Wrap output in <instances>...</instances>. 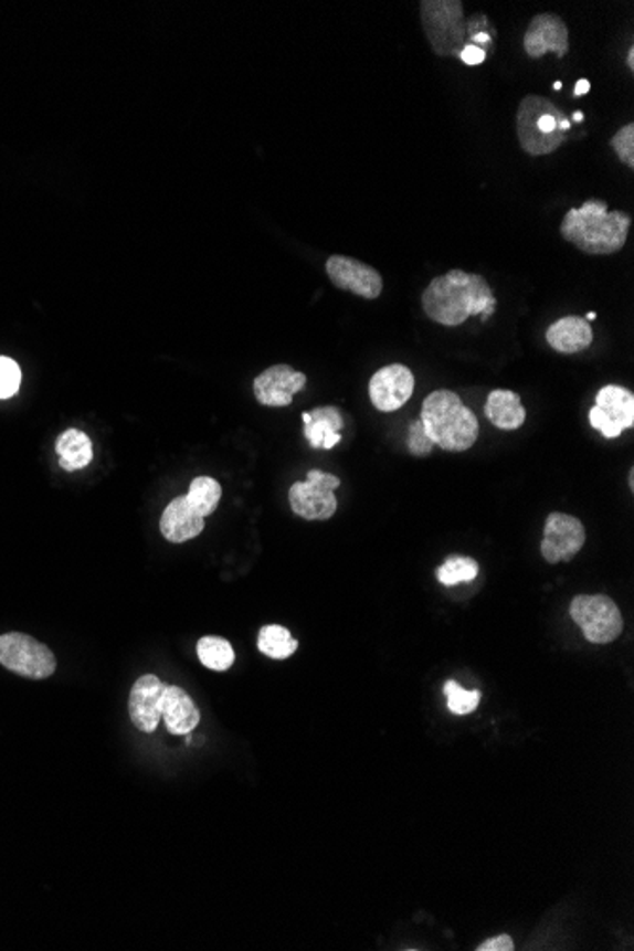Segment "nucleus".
I'll use <instances>...</instances> for the list:
<instances>
[{
    "instance_id": "16",
    "label": "nucleus",
    "mask_w": 634,
    "mask_h": 951,
    "mask_svg": "<svg viewBox=\"0 0 634 951\" xmlns=\"http://www.w3.org/2000/svg\"><path fill=\"white\" fill-rule=\"evenodd\" d=\"M203 528H205V517L190 506L187 496L171 499L168 507L163 509L160 530L163 538L171 543H184L192 538H198L203 532Z\"/></svg>"
},
{
    "instance_id": "35",
    "label": "nucleus",
    "mask_w": 634,
    "mask_h": 951,
    "mask_svg": "<svg viewBox=\"0 0 634 951\" xmlns=\"http://www.w3.org/2000/svg\"><path fill=\"white\" fill-rule=\"evenodd\" d=\"M572 118H574L575 121H581V120H583V113H581V110H575L574 116H572Z\"/></svg>"
},
{
    "instance_id": "21",
    "label": "nucleus",
    "mask_w": 634,
    "mask_h": 951,
    "mask_svg": "<svg viewBox=\"0 0 634 951\" xmlns=\"http://www.w3.org/2000/svg\"><path fill=\"white\" fill-rule=\"evenodd\" d=\"M55 453L60 456L61 469L78 472L89 466V462L94 459V445L86 433L71 427L55 441Z\"/></svg>"
},
{
    "instance_id": "15",
    "label": "nucleus",
    "mask_w": 634,
    "mask_h": 951,
    "mask_svg": "<svg viewBox=\"0 0 634 951\" xmlns=\"http://www.w3.org/2000/svg\"><path fill=\"white\" fill-rule=\"evenodd\" d=\"M166 684L158 676L145 675L137 678L131 694H129V718L142 733H155L158 723L162 720L160 712V697H162Z\"/></svg>"
},
{
    "instance_id": "36",
    "label": "nucleus",
    "mask_w": 634,
    "mask_h": 951,
    "mask_svg": "<svg viewBox=\"0 0 634 951\" xmlns=\"http://www.w3.org/2000/svg\"><path fill=\"white\" fill-rule=\"evenodd\" d=\"M594 319H596V314H594V311H589L588 319H585V321H594Z\"/></svg>"
},
{
    "instance_id": "30",
    "label": "nucleus",
    "mask_w": 634,
    "mask_h": 951,
    "mask_svg": "<svg viewBox=\"0 0 634 951\" xmlns=\"http://www.w3.org/2000/svg\"><path fill=\"white\" fill-rule=\"evenodd\" d=\"M459 60L464 61L469 67H475V65H480L486 60V50L485 47L473 46V44L467 42L464 50L459 52Z\"/></svg>"
},
{
    "instance_id": "32",
    "label": "nucleus",
    "mask_w": 634,
    "mask_h": 951,
    "mask_svg": "<svg viewBox=\"0 0 634 951\" xmlns=\"http://www.w3.org/2000/svg\"><path fill=\"white\" fill-rule=\"evenodd\" d=\"M486 25H488V20H486V15H473L472 20L466 21L467 41H469L472 36H475V34L485 33Z\"/></svg>"
},
{
    "instance_id": "27",
    "label": "nucleus",
    "mask_w": 634,
    "mask_h": 951,
    "mask_svg": "<svg viewBox=\"0 0 634 951\" xmlns=\"http://www.w3.org/2000/svg\"><path fill=\"white\" fill-rule=\"evenodd\" d=\"M21 369L14 359L0 356V399L14 398L20 392Z\"/></svg>"
},
{
    "instance_id": "13",
    "label": "nucleus",
    "mask_w": 634,
    "mask_h": 951,
    "mask_svg": "<svg viewBox=\"0 0 634 951\" xmlns=\"http://www.w3.org/2000/svg\"><path fill=\"white\" fill-rule=\"evenodd\" d=\"M306 385V374L298 372L289 364H274L261 372L253 382V392L258 403L264 406H289L293 398L303 392Z\"/></svg>"
},
{
    "instance_id": "24",
    "label": "nucleus",
    "mask_w": 634,
    "mask_h": 951,
    "mask_svg": "<svg viewBox=\"0 0 634 951\" xmlns=\"http://www.w3.org/2000/svg\"><path fill=\"white\" fill-rule=\"evenodd\" d=\"M223 496V488L213 477H197L190 483L187 499L202 517H210L215 511Z\"/></svg>"
},
{
    "instance_id": "14",
    "label": "nucleus",
    "mask_w": 634,
    "mask_h": 951,
    "mask_svg": "<svg viewBox=\"0 0 634 951\" xmlns=\"http://www.w3.org/2000/svg\"><path fill=\"white\" fill-rule=\"evenodd\" d=\"M570 50L567 23L557 14H540L532 18L525 33V52L532 60H540L553 52L562 60Z\"/></svg>"
},
{
    "instance_id": "22",
    "label": "nucleus",
    "mask_w": 634,
    "mask_h": 951,
    "mask_svg": "<svg viewBox=\"0 0 634 951\" xmlns=\"http://www.w3.org/2000/svg\"><path fill=\"white\" fill-rule=\"evenodd\" d=\"M198 659L203 667L211 668L215 673H224L234 665L236 654L229 641L221 636H203L197 644Z\"/></svg>"
},
{
    "instance_id": "5",
    "label": "nucleus",
    "mask_w": 634,
    "mask_h": 951,
    "mask_svg": "<svg viewBox=\"0 0 634 951\" xmlns=\"http://www.w3.org/2000/svg\"><path fill=\"white\" fill-rule=\"evenodd\" d=\"M420 15L427 42L438 57L459 55L467 44L466 15L459 0H424Z\"/></svg>"
},
{
    "instance_id": "3",
    "label": "nucleus",
    "mask_w": 634,
    "mask_h": 951,
    "mask_svg": "<svg viewBox=\"0 0 634 951\" xmlns=\"http://www.w3.org/2000/svg\"><path fill=\"white\" fill-rule=\"evenodd\" d=\"M420 422L433 445L446 453H466L479 438V420L451 390H435L424 399Z\"/></svg>"
},
{
    "instance_id": "2",
    "label": "nucleus",
    "mask_w": 634,
    "mask_h": 951,
    "mask_svg": "<svg viewBox=\"0 0 634 951\" xmlns=\"http://www.w3.org/2000/svg\"><path fill=\"white\" fill-rule=\"evenodd\" d=\"M631 223L627 213L607 211L602 200H588L581 208L568 211L560 234L588 255H612L627 243Z\"/></svg>"
},
{
    "instance_id": "7",
    "label": "nucleus",
    "mask_w": 634,
    "mask_h": 951,
    "mask_svg": "<svg viewBox=\"0 0 634 951\" xmlns=\"http://www.w3.org/2000/svg\"><path fill=\"white\" fill-rule=\"evenodd\" d=\"M570 615L593 644H610L623 633L620 607L604 594H578L570 604Z\"/></svg>"
},
{
    "instance_id": "29",
    "label": "nucleus",
    "mask_w": 634,
    "mask_h": 951,
    "mask_svg": "<svg viewBox=\"0 0 634 951\" xmlns=\"http://www.w3.org/2000/svg\"><path fill=\"white\" fill-rule=\"evenodd\" d=\"M432 438L427 437V433L422 427V422L414 420L409 430H406V448L412 456H427L433 451Z\"/></svg>"
},
{
    "instance_id": "28",
    "label": "nucleus",
    "mask_w": 634,
    "mask_h": 951,
    "mask_svg": "<svg viewBox=\"0 0 634 951\" xmlns=\"http://www.w3.org/2000/svg\"><path fill=\"white\" fill-rule=\"evenodd\" d=\"M610 147L627 168H634V124H627L610 139Z\"/></svg>"
},
{
    "instance_id": "33",
    "label": "nucleus",
    "mask_w": 634,
    "mask_h": 951,
    "mask_svg": "<svg viewBox=\"0 0 634 951\" xmlns=\"http://www.w3.org/2000/svg\"><path fill=\"white\" fill-rule=\"evenodd\" d=\"M589 89H591V82H589L588 78H581V81H578V84H575L574 95L575 97H581V95L589 94Z\"/></svg>"
},
{
    "instance_id": "17",
    "label": "nucleus",
    "mask_w": 634,
    "mask_h": 951,
    "mask_svg": "<svg viewBox=\"0 0 634 951\" xmlns=\"http://www.w3.org/2000/svg\"><path fill=\"white\" fill-rule=\"evenodd\" d=\"M160 712L171 736H189L200 723L197 702L179 686H166L160 697Z\"/></svg>"
},
{
    "instance_id": "6",
    "label": "nucleus",
    "mask_w": 634,
    "mask_h": 951,
    "mask_svg": "<svg viewBox=\"0 0 634 951\" xmlns=\"http://www.w3.org/2000/svg\"><path fill=\"white\" fill-rule=\"evenodd\" d=\"M0 665L31 680H44L54 675L57 659L46 644L23 633L0 636Z\"/></svg>"
},
{
    "instance_id": "8",
    "label": "nucleus",
    "mask_w": 634,
    "mask_h": 951,
    "mask_svg": "<svg viewBox=\"0 0 634 951\" xmlns=\"http://www.w3.org/2000/svg\"><path fill=\"white\" fill-rule=\"evenodd\" d=\"M340 479L332 473L311 469L308 479L298 480L289 488L293 514L306 520H327L337 514V490Z\"/></svg>"
},
{
    "instance_id": "19",
    "label": "nucleus",
    "mask_w": 634,
    "mask_h": 951,
    "mask_svg": "<svg viewBox=\"0 0 634 951\" xmlns=\"http://www.w3.org/2000/svg\"><path fill=\"white\" fill-rule=\"evenodd\" d=\"M546 340L554 351L572 356L593 345V329L583 317H562L547 329Z\"/></svg>"
},
{
    "instance_id": "10",
    "label": "nucleus",
    "mask_w": 634,
    "mask_h": 951,
    "mask_svg": "<svg viewBox=\"0 0 634 951\" xmlns=\"http://www.w3.org/2000/svg\"><path fill=\"white\" fill-rule=\"evenodd\" d=\"M585 528L572 515L551 514L547 517L541 540V554L547 562H568L585 546Z\"/></svg>"
},
{
    "instance_id": "34",
    "label": "nucleus",
    "mask_w": 634,
    "mask_h": 951,
    "mask_svg": "<svg viewBox=\"0 0 634 951\" xmlns=\"http://www.w3.org/2000/svg\"><path fill=\"white\" fill-rule=\"evenodd\" d=\"M627 65H628V68H631V71H633V68H634V47H631V50H628Z\"/></svg>"
},
{
    "instance_id": "18",
    "label": "nucleus",
    "mask_w": 634,
    "mask_h": 951,
    "mask_svg": "<svg viewBox=\"0 0 634 951\" xmlns=\"http://www.w3.org/2000/svg\"><path fill=\"white\" fill-rule=\"evenodd\" d=\"M304 437L311 448H335L342 441L340 430L345 427L342 412L337 406H317L311 412H304Z\"/></svg>"
},
{
    "instance_id": "23",
    "label": "nucleus",
    "mask_w": 634,
    "mask_h": 951,
    "mask_svg": "<svg viewBox=\"0 0 634 951\" xmlns=\"http://www.w3.org/2000/svg\"><path fill=\"white\" fill-rule=\"evenodd\" d=\"M258 652L271 659H289L298 649V642L290 636L289 628L266 625L258 631Z\"/></svg>"
},
{
    "instance_id": "12",
    "label": "nucleus",
    "mask_w": 634,
    "mask_h": 951,
    "mask_svg": "<svg viewBox=\"0 0 634 951\" xmlns=\"http://www.w3.org/2000/svg\"><path fill=\"white\" fill-rule=\"evenodd\" d=\"M414 393V374L405 364H388L374 372L369 382V398L380 412L399 411Z\"/></svg>"
},
{
    "instance_id": "1",
    "label": "nucleus",
    "mask_w": 634,
    "mask_h": 951,
    "mask_svg": "<svg viewBox=\"0 0 634 951\" xmlns=\"http://www.w3.org/2000/svg\"><path fill=\"white\" fill-rule=\"evenodd\" d=\"M422 308L435 324L458 327L472 316L486 321L496 311V297L479 274L451 271L425 287Z\"/></svg>"
},
{
    "instance_id": "31",
    "label": "nucleus",
    "mask_w": 634,
    "mask_h": 951,
    "mask_svg": "<svg viewBox=\"0 0 634 951\" xmlns=\"http://www.w3.org/2000/svg\"><path fill=\"white\" fill-rule=\"evenodd\" d=\"M515 944L511 937H507V934H499V937L490 938V940H486L483 944L477 948V951H514Z\"/></svg>"
},
{
    "instance_id": "26",
    "label": "nucleus",
    "mask_w": 634,
    "mask_h": 951,
    "mask_svg": "<svg viewBox=\"0 0 634 951\" xmlns=\"http://www.w3.org/2000/svg\"><path fill=\"white\" fill-rule=\"evenodd\" d=\"M443 691H445L446 699H448V709L454 715H469V712L479 707L480 691L464 689L456 680L446 681Z\"/></svg>"
},
{
    "instance_id": "20",
    "label": "nucleus",
    "mask_w": 634,
    "mask_h": 951,
    "mask_svg": "<svg viewBox=\"0 0 634 951\" xmlns=\"http://www.w3.org/2000/svg\"><path fill=\"white\" fill-rule=\"evenodd\" d=\"M485 414L501 432H515L527 422V409L520 403L519 393L511 390H494L488 393Z\"/></svg>"
},
{
    "instance_id": "11",
    "label": "nucleus",
    "mask_w": 634,
    "mask_h": 951,
    "mask_svg": "<svg viewBox=\"0 0 634 951\" xmlns=\"http://www.w3.org/2000/svg\"><path fill=\"white\" fill-rule=\"evenodd\" d=\"M325 268L331 284L338 289L350 290L367 300H374L382 295L384 289L382 276L372 266L361 263L358 258L332 255L325 264Z\"/></svg>"
},
{
    "instance_id": "9",
    "label": "nucleus",
    "mask_w": 634,
    "mask_h": 951,
    "mask_svg": "<svg viewBox=\"0 0 634 951\" xmlns=\"http://www.w3.org/2000/svg\"><path fill=\"white\" fill-rule=\"evenodd\" d=\"M589 422L606 438H617L634 425V395L623 385H604L589 411Z\"/></svg>"
},
{
    "instance_id": "25",
    "label": "nucleus",
    "mask_w": 634,
    "mask_h": 951,
    "mask_svg": "<svg viewBox=\"0 0 634 951\" xmlns=\"http://www.w3.org/2000/svg\"><path fill=\"white\" fill-rule=\"evenodd\" d=\"M477 574H479L477 560H473L472 557H459V554L448 557L437 568V580L446 588H453L458 583H469L477 578Z\"/></svg>"
},
{
    "instance_id": "4",
    "label": "nucleus",
    "mask_w": 634,
    "mask_h": 951,
    "mask_svg": "<svg viewBox=\"0 0 634 951\" xmlns=\"http://www.w3.org/2000/svg\"><path fill=\"white\" fill-rule=\"evenodd\" d=\"M564 115L553 102L541 95H527L517 110V137L530 156L551 155L567 142L560 121Z\"/></svg>"
},
{
    "instance_id": "37",
    "label": "nucleus",
    "mask_w": 634,
    "mask_h": 951,
    "mask_svg": "<svg viewBox=\"0 0 634 951\" xmlns=\"http://www.w3.org/2000/svg\"><path fill=\"white\" fill-rule=\"evenodd\" d=\"M553 89H557V92H559V89H562V82H554Z\"/></svg>"
}]
</instances>
